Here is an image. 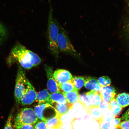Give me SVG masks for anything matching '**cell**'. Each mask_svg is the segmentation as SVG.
I'll return each instance as SVG.
<instances>
[{
    "instance_id": "6da1fadb",
    "label": "cell",
    "mask_w": 129,
    "mask_h": 129,
    "mask_svg": "<svg viewBox=\"0 0 129 129\" xmlns=\"http://www.w3.org/2000/svg\"><path fill=\"white\" fill-rule=\"evenodd\" d=\"M41 61L39 56L19 43L12 48L8 59L9 64L17 62L21 67L26 69L38 65Z\"/></svg>"
},
{
    "instance_id": "7a4b0ae2",
    "label": "cell",
    "mask_w": 129,
    "mask_h": 129,
    "mask_svg": "<svg viewBox=\"0 0 129 129\" xmlns=\"http://www.w3.org/2000/svg\"><path fill=\"white\" fill-rule=\"evenodd\" d=\"M48 1L50 9L46 31L48 47L53 55L57 56L59 51L57 45V39L60 25L56 19L53 17V10L50 0Z\"/></svg>"
},
{
    "instance_id": "3957f363",
    "label": "cell",
    "mask_w": 129,
    "mask_h": 129,
    "mask_svg": "<svg viewBox=\"0 0 129 129\" xmlns=\"http://www.w3.org/2000/svg\"><path fill=\"white\" fill-rule=\"evenodd\" d=\"M57 45L59 51L61 52L77 57L78 56L67 32L61 25L58 35Z\"/></svg>"
},
{
    "instance_id": "277c9868",
    "label": "cell",
    "mask_w": 129,
    "mask_h": 129,
    "mask_svg": "<svg viewBox=\"0 0 129 129\" xmlns=\"http://www.w3.org/2000/svg\"><path fill=\"white\" fill-rule=\"evenodd\" d=\"M38 121V117L34 110L30 108H25L21 110L16 117L15 129H18L22 125L27 124H34Z\"/></svg>"
},
{
    "instance_id": "5b68a950",
    "label": "cell",
    "mask_w": 129,
    "mask_h": 129,
    "mask_svg": "<svg viewBox=\"0 0 129 129\" xmlns=\"http://www.w3.org/2000/svg\"><path fill=\"white\" fill-rule=\"evenodd\" d=\"M28 81L24 70L20 66H19L14 90L15 99L17 103L19 104L20 98L26 89Z\"/></svg>"
},
{
    "instance_id": "8992f818",
    "label": "cell",
    "mask_w": 129,
    "mask_h": 129,
    "mask_svg": "<svg viewBox=\"0 0 129 129\" xmlns=\"http://www.w3.org/2000/svg\"><path fill=\"white\" fill-rule=\"evenodd\" d=\"M37 96L34 88L29 81L26 89L20 98L19 104L23 105L31 104L36 101Z\"/></svg>"
},
{
    "instance_id": "52a82bcc",
    "label": "cell",
    "mask_w": 129,
    "mask_h": 129,
    "mask_svg": "<svg viewBox=\"0 0 129 129\" xmlns=\"http://www.w3.org/2000/svg\"><path fill=\"white\" fill-rule=\"evenodd\" d=\"M48 78L47 87L51 93L60 92L58 85L53 77V71L52 68L48 66L45 67Z\"/></svg>"
},
{
    "instance_id": "ba28073f",
    "label": "cell",
    "mask_w": 129,
    "mask_h": 129,
    "mask_svg": "<svg viewBox=\"0 0 129 129\" xmlns=\"http://www.w3.org/2000/svg\"><path fill=\"white\" fill-rule=\"evenodd\" d=\"M100 93L102 98V101L108 104L115 99L116 95L115 88L110 86L101 87Z\"/></svg>"
},
{
    "instance_id": "9c48e42d",
    "label": "cell",
    "mask_w": 129,
    "mask_h": 129,
    "mask_svg": "<svg viewBox=\"0 0 129 129\" xmlns=\"http://www.w3.org/2000/svg\"><path fill=\"white\" fill-rule=\"evenodd\" d=\"M54 79L58 84L63 83L72 80L73 76L69 71L63 69H58L53 74Z\"/></svg>"
},
{
    "instance_id": "30bf717a",
    "label": "cell",
    "mask_w": 129,
    "mask_h": 129,
    "mask_svg": "<svg viewBox=\"0 0 129 129\" xmlns=\"http://www.w3.org/2000/svg\"><path fill=\"white\" fill-rule=\"evenodd\" d=\"M86 113L93 120L97 122L99 125L104 121V113L99 107L91 106L87 109Z\"/></svg>"
},
{
    "instance_id": "8fae6325",
    "label": "cell",
    "mask_w": 129,
    "mask_h": 129,
    "mask_svg": "<svg viewBox=\"0 0 129 129\" xmlns=\"http://www.w3.org/2000/svg\"><path fill=\"white\" fill-rule=\"evenodd\" d=\"M128 10L122 20V32L124 40L129 48V4Z\"/></svg>"
},
{
    "instance_id": "7c38bea8",
    "label": "cell",
    "mask_w": 129,
    "mask_h": 129,
    "mask_svg": "<svg viewBox=\"0 0 129 129\" xmlns=\"http://www.w3.org/2000/svg\"><path fill=\"white\" fill-rule=\"evenodd\" d=\"M84 85L87 89L98 92H99L101 88L98 80L92 77H88L85 78Z\"/></svg>"
},
{
    "instance_id": "4fadbf2b",
    "label": "cell",
    "mask_w": 129,
    "mask_h": 129,
    "mask_svg": "<svg viewBox=\"0 0 129 129\" xmlns=\"http://www.w3.org/2000/svg\"><path fill=\"white\" fill-rule=\"evenodd\" d=\"M51 94L47 89L42 90L37 94L36 101L39 104H41L45 103H48L52 105L50 98Z\"/></svg>"
},
{
    "instance_id": "5bb4252c",
    "label": "cell",
    "mask_w": 129,
    "mask_h": 129,
    "mask_svg": "<svg viewBox=\"0 0 129 129\" xmlns=\"http://www.w3.org/2000/svg\"><path fill=\"white\" fill-rule=\"evenodd\" d=\"M47 128L61 129L63 123L59 114L48 119L46 122Z\"/></svg>"
},
{
    "instance_id": "9a60e30c",
    "label": "cell",
    "mask_w": 129,
    "mask_h": 129,
    "mask_svg": "<svg viewBox=\"0 0 129 129\" xmlns=\"http://www.w3.org/2000/svg\"><path fill=\"white\" fill-rule=\"evenodd\" d=\"M52 105H54L55 108L57 111L60 117L67 113L72 108V104L67 102L64 103H54Z\"/></svg>"
},
{
    "instance_id": "2e32d148",
    "label": "cell",
    "mask_w": 129,
    "mask_h": 129,
    "mask_svg": "<svg viewBox=\"0 0 129 129\" xmlns=\"http://www.w3.org/2000/svg\"><path fill=\"white\" fill-rule=\"evenodd\" d=\"M62 93L65 96L67 102L69 104H73L79 101V94L78 90L68 93Z\"/></svg>"
},
{
    "instance_id": "e0dca14e",
    "label": "cell",
    "mask_w": 129,
    "mask_h": 129,
    "mask_svg": "<svg viewBox=\"0 0 129 129\" xmlns=\"http://www.w3.org/2000/svg\"><path fill=\"white\" fill-rule=\"evenodd\" d=\"M115 99L122 108L129 105V94L128 93H120L117 95Z\"/></svg>"
},
{
    "instance_id": "ac0fdd59",
    "label": "cell",
    "mask_w": 129,
    "mask_h": 129,
    "mask_svg": "<svg viewBox=\"0 0 129 129\" xmlns=\"http://www.w3.org/2000/svg\"><path fill=\"white\" fill-rule=\"evenodd\" d=\"M75 113L72 108L67 113L61 116L60 118L63 123H74L77 120V118L75 117Z\"/></svg>"
},
{
    "instance_id": "d6986e66",
    "label": "cell",
    "mask_w": 129,
    "mask_h": 129,
    "mask_svg": "<svg viewBox=\"0 0 129 129\" xmlns=\"http://www.w3.org/2000/svg\"><path fill=\"white\" fill-rule=\"evenodd\" d=\"M109 109L113 113L114 117H119L121 113L122 108L121 107L117 102L114 99L109 103Z\"/></svg>"
},
{
    "instance_id": "ffe728a7",
    "label": "cell",
    "mask_w": 129,
    "mask_h": 129,
    "mask_svg": "<svg viewBox=\"0 0 129 129\" xmlns=\"http://www.w3.org/2000/svg\"><path fill=\"white\" fill-rule=\"evenodd\" d=\"M59 87L63 92L68 93L75 90H77L76 89L72 80H70L62 84H58Z\"/></svg>"
},
{
    "instance_id": "44dd1931",
    "label": "cell",
    "mask_w": 129,
    "mask_h": 129,
    "mask_svg": "<svg viewBox=\"0 0 129 129\" xmlns=\"http://www.w3.org/2000/svg\"><path fill=\"white\" fill-rule=\"evenodd\" d=\"M50 98L52 105L54 103H64L67 102L65 96L61 92L54 93L51 94Z\"/></svg>"
},
{
    "instance_id": "7402d4cb",
    "label": "cell",
    "mask_w": 129,
    "mask_h": 129,
    "mask_svg": "<svg viewBox=\"0 0 129 129\" xmlns=\"http://www.w3.org/2000/svg\"><path fill=\"white\" fill-rule=\"evenodd\" d=\"M47 103L39 104L35 106L34 111L38 118L45 122L43 116V112Z\"/></svg>"
},
{
    "instance_id": "603a6c76",
    "label": "cell",
    "mask_w": 129,
    "mask_h": 129,
    "mask_svg": "<svg viewBox=\"0 0 129 129\" xmlns=\"http://www.w3.org/2000/svg\"><path fill=\"white\" fill-rule=\"evenodd\" d=\"M85 78V77H73L72 80L77 90L80 89L84 85Z\"/></svg>"
},
{
    "instance_id": "cb8c5ba5",
    "label": "cell",
    "mask_w": 129,
    "mask_h": 129,
    "mask_svg": "<svg viewBox=\"0 0 129 129\" xmlns=\"http://www.w3.org/2000/svg\"><path fill=\"white\" fill-rule=\"evenodd\" d=\"M90 100L91 103V106L98 107L102 101V98L100 92H96L90 98Z\"/></svg>"
},
{
    "instance_id": "d4e9b609",
    "label": "cell",
    "mask_w": 129,
    "mask_h": 129,
    "mask_svg": "<svg viewBox=\"0 0 129 129\" xmlns=\"http://www.w3.org/2000/svg\"><path fill=\"white\" fill-rule=\"evenodd\" d=\"M7 36V30L4 25L0 22V45L4 43Z\"/></svg>"
},
{
    "instance_id": "484cf974",
    "label": "cell",
    "mask_w": 129,
    "mask_h": 129,
    "mask_svg": "<svg viewBox=\"0 0 129 129\" xmlns=\"http://www.w3.org/2000/svg\"><path fill=\"white\" fill-rule=\"evenodd\" d=\"M98 81L101 87L109 86L111 83V79L107 76H103L100 77L98 79Z\"/></svg>"
},
{
    "instance_id": "4316f807",
    "label": "cell",
    "mask_w": 129,
    "mask_h": 129,
    "mask_svg": "<svg viewBox=\"0 0 129 129\" xmlns=\"http://www.w3.org/2000/svg\"><path fill=\"white\" fill-rule=\"evenodd\" d=\"M72 108L75 113L82 112L87 109L84 105L79 101L72 104Z\"/></svg>"
},
{
    "instance_id": "83f0119b",
    "label": "cell",
    "mask_w": 129,
    "mask_h": 129,
    "mask_svg": "<svg viewBox=\"0 0 129 129\" xmlns=\"http://www.w3.org/2000/svg\"><path fill=\"white\" fill-rule=\"evenodd\" d=\"M79 101L83 103L87 108L92 106L91 101L87 97L86 94H83L79 95Z\"/></svg>"
},
{
    "instance_id": "f1b7e54d",
    "label": "cell",
    "mask_w": 129,
    "mask_h": 129,
    "mask_svg": "<svg viewBox=\"0 0 129 129\" xmlns=\"http://www.w3.org/2000/svg\"><path fill=\"white\" fill-rule=\"evenodd\" d=\"M115 118L113 113L110 109H109L104 113V121L110 122L112 119Z\"/></svg>"
},
{
    "instance_id": "f546056e",
    "label": "cell",
    "mask_w": 129,
    "mask_h": 129,
    "mask_svg": "<svg viewBox=\"0 0 129 129\" xmlns=\"http://www.w3.org/2000/svg\"><path fill=\"white\" fill-rule=\"evenodd\" d=\"M98 107L103 113L106 112L110 109L109 104L103 101L101 102Z\"/></svg>"
},
{
    "instance_id": "4dcf8cb0",
    "label": "cell",
    "mask_w": 129,
    "mask_h": 129,
    "mask_svg": "<svg viewBox=\"0 0 129 129\" xmlns=\"http://www.w3.org/2000/svg\"><path fill=\"white\" fill-rule=\"evenodd\" d=\"M121 118H114L111 120L110 123V124L111 126H114L118 128L121 123Z\"/></svg>"
},
{
    "instance_id": "1f68e13d",
    "label": "cell",
    "mask_w": 129,
    "mask_h": 129,
    "mask_svg": "<svg viewBox=\"0 0 129 129\" xmlns=\"http://www.w3.org/2000/svg\"><path fill=\"white\" fill-rule=\"evenodd\" d=\"M47 128L46 122L43 121L38 122L35 126V129H46Z\"/></svg>"
},
{
    "instance_id": "d6a6232c",
    "label": "cell",
    "mask_w": 129,
    "mask_h": 129,
    "mask_svg": "<svg viewBox=\"0 0 129 129\" xmlns=\"http://www.w3.org/2000/svg\"><path fill=\"white\" fill-rule=\"evenodd\" d=\"M12 114H11L8 117L7 122L4 129H12Z\"/></svg>"
},
{
    "instance_id": "836d02e7",
    "label": "cell",
    "mask_w": 129,
    "mask_h": 129,
    "mask_svg": "<svg viewBox=\"0 0 129 129\" xmlns=\"http://www.w3.org/2000/svg\"><path fill=\"white\" fill-rule=\"evenodd\" d=\"M99 129H108L111 126L110 122L103 121L99 125Z\"/></svg>"
},
{
    "instance_id": "e575fe53",
    "label": "cell",
    "mask_w": 129,
    "mask_h": 129,
    "mask_svg": "<svg viewBox=\"0 0 129 129\" xmlns=\"http://www.w3.org/2000/svg\"><path fill=\"white\" fill-rule=\"evenodd\" d=\"M118 128L120 129L129 128V122L127 121H124L121 122Z\"/></svg>"
},
{
    "instance_id": "d590c367",
    "label": "cell",
    "mask_w": 129,
    "mask_h": 129,
    "mask_svg": "<svg viewBox=\"0 0 129 129\" xmlns=\"http://www.w3.org/2000/svg\"><path fill=\"white\" fill-rule=\"evenodd\" d=\"M74 123H67L63 124L61 129H74Z\"/></svg>"
},
{
    "instance_id": "8d00e7d4",
    "label": "cell",
    "mask_w": 129,
    "mask_h": 129,
    "mask_svg": "<svg viewBox=\"0 0 129 129\" xmlns=\"http://www.w3.org/2000/svg\"><path fill=\"white\" fill-rule=\"evenodd\" d=\"M121 118L122 120L127 121L129 122V108L125 113L122 115Z\"/></svg>"
},
{
    "instance_id": "74e56055",
    "label": "cell",
    "mask_w": 129,
    "mask_h": 129,
    "mask_svg": "<svg viewBox=\"0 0 129 129\" xmlns=\"http://www.w3.org/2000/svg\"><path fill=\"white\" fill-rule=\"evenodd\" d=\"M18 129H35V126L31 124L23 125Z\"/></svg>"
},
{
    "instance_id": "f35d334b",
    "label": "cell",
    "mask_w": 129,
    "mask_h": 129,
    "mask_svg": "<svg viewBox=\"0 0 129 129\" xmlns=\"http://www.w3.org/2000/svg\"><path fill=\"white\" fill-rule=\"evenodd\" d=\"M108 129H120L117 127H114V126H110L108 128Z\"/></svg>"
},
{
    "instance_id": "ab89813d",
    "label": "cell",
    "mask_w": 129,
    "mask_h": 129,
    "mask_svg": "<svg viewBox=\"0 0 129 129\" xmlns=\"http://www.w3.org/2000/svg\"><path fill=\"white\" fill-rule=\"evenodd\" d=\"M46 129H56V128L49 129V128H47Z\"/></svg>"
},
{
    "instance_id": "60d3db41",
    "label": "cell",
    "mask_w": 129,
    "mask_h": 129,
    "mask_svg": "<svg viewBox=\"0 0 129 129\" xmlns=\"http://www.w3.org/2000/svg\"><path fill=\"white\" fill-rule=\"evenodd\" d=\"M120 129H129V128H122Z\"/></svg>"
}]
</instances>
